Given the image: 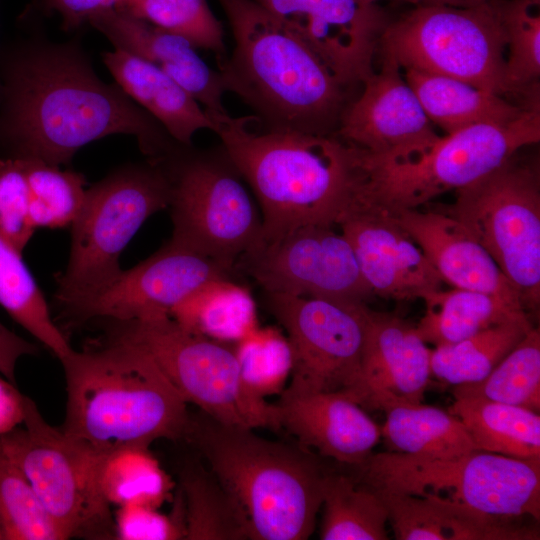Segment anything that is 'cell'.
Returning <instances> with one entry per match:
<instances>
[{
  "mask_svg": "<svg viewBox=\"0 0 540 540\" xmlns=\"http://www.w3.org/2000/svg\"><path fill=\"white\" fill-rule=\"evenodd\" d=\"M178 503L171 515L157 508L137 503L119 506L115 520V535L122 540L185 539L184 504L179 492Z\"/></svg>",
  "mask_w": 540,
  "mask_h": 540,
  "instance_id": "42",
  "label": "cell"
},
{
  "mask_svg": "<svg viewBox=\"0 0 540 540\" xmlns=\"http://www.w3.org/2000/svg\"><path fill=\"white\" fill-rule=\"evenodd\" d=\"M448 411L463 423L478 450L540 459L539 413L482 398H456Z\"/></svg>",
  "mask_w": 540,
  "mask_h": 540,
  "instance_id": "29",
  "label": "cell"
},
{
  "mask_svg": "<svg viewBox=\"0 0 540 540\" xmlns=\"http://www.w3.org/2000/svg\"><path fill=\"white\" fill-rule=\"evenodd\" d=\"M116 8L212 52L218 66L228 57L223 25L207 0H121Z\"/></svg>",
  "mask_w": 540,
  "mask_h": 540,
  "instance_id": "37",
  "label": "cell"
},
{
  "mask_svg": "<svg viewBox=\"0 0 540 540\" xmlns=\"http://www.w3.org/2000/svg\"><path fill=\"white\" fill-rule=\"evenodd\" d=\"M275 406L280 429L343 465L365 462L381 438L380 426L345 392L281 394Z\"/></svg>",
  "mask_w": 540,
  "mask_h": 540,
  "instance_id": "20",
  "label": "cell"
},
{
  "mask_svg": "<svg viewBox=\"0 0 540 540\" xmlns=\"http://www.w3.org/2000/svg\"><path fill=\"white\" fill-rule=\"evenodd\" d=\"M0 539H3L2 531H1V526H0Z\"/></svg>",
  "mask_w": 540,
  "mask_h": 540,
  "instance_id": "49",
  "label": "cell"
},
{
  "mask_svg": "<svg viewBox=\"0 0 540 540\" xmlns=\"http://www.w3.org/2000/svg\"><path fill=\"white\" fill-rule=\"evenodd\" d=\"M0 96H1V82H0Z\"/></svg>",
  "mask_w": 540,
  "mask_h": 540,
  "instance_id": "50",
  "label": "cell"
},
{
  "mask_svg": "<svg viewBox=\"0 0 540 540\" xmlns=\"http://www.w3.org/2000/svg\"><path fill=\"white\" fill-rule=\"evenodd\" d=\"M190 415L185 440L243 507L251 540H305L315 529L329 469L300 443Z\"/></svg>",
  "mask_w": 540,
  "mask_h": 540,
  "instance_id": "5",
  "label": "cell"
},
{
  "mask_svg": "<svg viewBox=\"0 0 540 540\" xmlns=\"http://www.w3.org/2000/svg\"><path fill=\"white\" fill-rule=\"evenodd\" d=\"M456 398H482L540 410V330L524 338L481 381L456 385Z\"/></svg>",
  "mask_w": 540,
  "mask_h": 540,
  "instance_id": "34",
  "label": "cell"
},
{
  "mask_svg": "<svg viewBox=\"0 0 540 540\" xmlns=\"http://www.w3.org/2000/svg\"><path fill=\"white\" fill-rule=\"evenodd\" d=\"M108 335L132 342L155 360L187 403L228 425L278 430L275 404L249 391L234 344L187 331L169 314L109 322Z\"/></svg>",
  "mask_w": 540,
  "mask_h": 540,
  "instance_id": "10",
  "label": "cell"
},
{
  "mask_svg": "<svg viewBox=\"0 0 540 540\" xmlns=\"http://www.w3.org/2000/svg\"><path fill=\"white\" fill-rule=\"evenodd\" d=\"M179 484L186 540L249 539L243 507L210 469L197 464L186 466Z\"/></svg>",
  "mask_w": 540,
  "mask_h": 540,
  "instance_id": "30",
  "label": "cell"
},
{
  "mask_svg": "<svg viewBox=\"0 0 540 540\" xmlns=\"http://www.w3.org/2000/svg\"><path fill=\"white\" fill-rule=\"evenodd\" d=\"M184 329L219 342L235 344L258 327L255 300L232 278L201 284L170 311Z\"/></svg>",
  "mask_w": 540,
  "mask_h": 540,
  "instance_id": "28",
  "label": "cell"
},
{
  "mask_svg": "<svg viewBox=\"0 0 540 540\" xmlns=\"http://www.w3.org/2000/svg\"><path fill=\"white\" fill-rule=\"evenodd\" d=\"M234 270L168 241L153 255L120 274L65 317L72 322H125L169 314L206 281L232 278Z\"/></svg>",
  "mask_w": 540,
  "mask_h": 540,
  "instance_id": "16",
  "label": "cell"
},
{
  "mask_svg": "<svg viewBox=\"0 0 540 540\" xmlns=\"http://www.w3.org/2000/svg\"><path fill=\"white\" fill-rule=\"evenodd\" d=\"M156 159L170 181L169 241L235 271L238 259L262 242V219L223 147L176 143Z\"/></svg>",
  "mask_w": 540,
  "mask_h": 540,
  "instance_id": "8",
  "label": "cell"
},
{
  "mask_svg": "<svg viewBox=\"0 0 540 540\" xmlns=\"http://www.w3.org/2000/svg\"><path fill=\"white\" fill-rule=\"evenodd\" d=\"M66 380L61 429L101 454L185 439L187 402L142 347L108 335L96 349L60 360Z\"/></svg>",
  "mask_w": 540,
  "mask_h": 540,
  "instance_id": "4",
  "label": "cell"
},
{
  "mask_svg": "<svg viewBox=\"0 0 540 540\" xmlns=\"http://www.w3.org/2000/svg\"><path fill=\"white\" fill-rule=\"evenodd\" d=\"M447 214L488 252L527 310L540 303V173L537 163L507 160L456 190Z\"/></svg>",
  "mask_w": 540,
  "mask_h": 540,
  "instance_id": "13",
  "label": "cell"
},
{
  "mask_svg": "<svg viewBox=\"0 0 540 540\" xmlns=\"http://www.w3.org/2000/svg\"><path fill=\"white\" fill-rule=\"evenodd\" d=\"M243 382L255 396L281 394L290 378L294 355L286 334L277 327H257L234 344Z\"/></svg>",
  "mask_w": 540,
  "mask_h": 540,
  "instance_id": "40",
  "label": "cell"
},
{
  "mask_svg": "<svg viewBox=\"0 0 540 540\" xmlns=\"http://www.w3.org/2000/svg\"><path fill=\"white\" fill-rule=\"evenodd\" d=\"M0 143L11 156L60 166L112 134L136 137L148 159L176 143L118 85L103 82L75 43H28L0 69Z\"/></svg>",
  "mask_w": 540,
  "mask_h": 540,
  "instance_id": "1",
  "label": "cell"
},
{
  "mask_svg": "<svg viewBox=\"0 0 540 540\" xmlns=\"http://www.w3.org/2000/svg\"><path fill=\"white\" fill-rule=\"evenodd\" d=\"M29 204L21 158L11 155L0 158V233L21 252L35 231Z\"/></svg>",
  "mask_w": 540,
  "mask_h": 540,
  "instance_id": "41",
  "label": "cell"
},
{
  "mask_svg": "<svg viewBox=\"0 0 540 540\" xmlns=\"http://www.w3.org/2000/svg\"><path fill=\"white\" fill-rule=\"evenodd\" d=\"M381 428L389 451L453 459L478 450L463 423L449 411L422 403L386 406Z\"/></svg>",
  "mask_w": 540,
  "mask_h": 540,
  "instance_id": "27",
  "label": "cell"
},
{
  "mask_svg": "<svg viewBox=\"0 0 540 540\" xmlns=\"http://www.w3.org/2000/svg\"><path fill=\"white\" fill-rule=\"evenodd\" d=\"M506 35L505 79L513 98L539 100L540 0H494Z\"/></svg>",
  "mask_w": 540,
  "mask_h": 540,
  "instance_id": "35",
  "label": "cell"
},
{
  "mask_svg": "<svg viewBox=\"0 0 540 540\" xmlns=\"http://www.w3.org/2000/svg\"><path fill=\"white\" fill-rule=\"evenodd\" d=\"M99 484L109 504L137 503L155 508L169 496L173 486L149 449L135 446L103 454Z\"/></svg>",
  "mask_w": 540,
  "mask_h": 540,
  "instance_id": "36",
  "label": "cell"
},
{
  "mask_svg": "<svg viewBox=\"0 0 540 540\" xmlns=\"http://www.w3.org/2000/svg\"><path fill=\"white\" fill-rule=\"evenodd\" d=\"M398 540H538L536 527L434 497L376 489Z\"/></svg>",
  "mask_w": 540,
  "mask_h": 540,
  "instance_id": "23",
  "label": "cell"
},
{
  "mask_svg": "<svg viewBox=\"0 0 540 540\" xmlns=\"http://www.w3.org/2000/svg\"><path fill=\"white\" fill-rule=\"evenodd\" d=\"M532 327L529 317L514 319L437 346L431 350V375L453 386L481 381Z\"/></svg>",
  "mask_w": 540,
  "mask_h": 540,
  "instance_id": "33",
  "label": "cell"
},
{
  "mask_svg": "<svg viewBox=\"0 0 540 540\" xmlns=\"http://www.w3.org/2000/svg\"><path fill=\"white\" fill-rule=\"evenodd\" d=\"M21 410L23 427L0 435V448L24 474L67 539L116 538L110 504L99 484L103 454L51 426L25 395H21Z\"/></svg>",
  "mask_w": 540,
  "mask_h": 540,
  "instance_id": "12",
  "label": "cell"
},
{
  "mask_svg": "<svg viewBox=\"0 0 540 540\" xmlns=\"http://www.w3.org/2000/svg\"><path fill=\"white\" fill-rule=\"evenodd\" d=\"M323 540H386L389 511L381 494L356 475L330 470L325 481Z\"/></svg>",
  "mask_w": 540,
  "mask_h": 540,
  "instance_id": "31",
  "label": "cell"
},
{
  "mask_svg": "<svg viewBox=\"0 0 540 540\" xmlns=\"http://www.w3.org/2000/svg\"><path fill=\"white\" fill-rule=\"evenodd\" d=\"M430 356L431 349L414 326L369 308L355 401L371 410L422 403L432 376Z\"/></svg>",
  "mask_w": 540,
  "mask_h": 540,
  "instance_id": "18",
  "label": "cell"
},
{
  "mask_svg": "<svg viewBox=\"0 0 540 540\" xmlns=\"http://www.w3.org/2000/svg\"><path fill=\"white\" fill-rule=\"evenodd\" d=\"M488 0H425L422 4H438L452 7L468 8L485 3Z\"/></svg>",
  "mask_w": 540,
  "mask_h": 540,
  "instance_id": "46",
  "label": "cell"
},
{
  "mask_svg": "<svg viewBox=\"0 0 540 540\" xmlns=\"http://www.w3.org/2000/svg\"><path fill=\"white\" fill-rule=\"evenodd\" d=\"M389 216L420 247L443 281L523 305L488 252L449 214L407 209Z\"/></svg>",
  "mask_w": 540,
  "mask_h": 540,
  "instance_id": "22",
  "label": "cell"
},
{
  "mask_svg": "<svg viewBox=\"0 0 540 540\" xmlns=\"http://www.w3.org/2000/svg\"><path fill=\"white\" fill-rule=\"evenodd\" d=\"M263 294L267 310L285 329L294 355L290 383L281 394L345 392L354 398L360 381L367 304Z\"/></svg>",
  "mask_w": 540,
  "mask_h": 540,
  "instance_id": "14",
  "label": "cell"
},
{
  "mask_svg": "<svg viewBox=\"0 0 540 540\" xmlns=\"http://www.w3.org/2000/svg\"><path fill=\"white\" fill-rule=\"evenodd\" d=\"M37 346L18 336L0 322V374L16 385L15 370L18 360L37 353Z\"/></svg>",
  "mask_w": 540,
  "mask_h": 540,
  "instance_id": "44",
  "label": "cell"
},
{
  "mask_svg": "<svg viewBox=\"0 0 540 540\" xmlns=\"http://www.w3.org/2000/svg\"><path fill=\"white\" fill-rule=\"evenodd\" d=\"M374 295L423 299L441 289V276L420 247L389 215L352 210L338 223Z\"/></svg>",
  "mask_w": 540,
  "mask_h": 540,
  "instance_id": "17",
  "label": "cell"
},
{
  "mask_svg": "<svg viewBox=\"0 0 540 540\" xmlns=\"http://www.w3.org/2000/svg\"><path fill=\"white\" fill-rule=\"evenodd\" d=\"M0 305L59 361L73 351L55 324L22 252L0 233Z\"/></svg>",
  "mask_w": 540,
  "mask_h": 540,
  "instance_id": "32",
  "label": "cell"
},
{
  "mask_svg": "<svg viewBox=\"0 0 540 540\" xmlns=\"http://www.w3.org/2000/svg\"><path fill=\"white\" fill-rule=\"evenodd\" d=\"M9 381L0 379V435L22 420L21 395Z\"/></svg>",
  "mask_w": 540,
  "mask_h": 540,
  "instance_id": "45",
  "label": "cell"
},
{
  "mask_svg": "<svg viewBox=\"0 0 540 540\" xmlns=\"http://www.w3.org/2000/svg\"><path fill=\"white\" fill-rule=\"evenodd\" d=\"M121 0H45L47 6L62 18L63 29L70 31L90 21L107 9L116 8Z\"/></svg>",
  "mask_w": 540,
  "mask_h": 540,
  "instance_id": "43",
  "label": "cell"
},
{
  "mask_svg": "<svg viewBox=\"0 0 540 540\" xmlns=\"http://www.w3.org/2000/svg\"><path fill=\"white\" fill-rule=\"evenodd\" d=\"M353 468L378 490L434 497L498 517L540 518V459L481 450L453 459L388 451Z\"/></svg>",
  "mask_w": 540,
  "mask_h": 540,
  "instance_id": "9",
  "label": "cell"
},
{
  "mask_svg": "<svg viewBox=\"0 0 540 540\" xmlns=\"http://www.w3.org/2000/svg\"><path fill=\"white\" fill-rule=\"evenodd\" d=\"M0 526L5 540H65V533L0 448Z\"/></svg>",
  "mask_w": 540,
  "mask_h": 540,
  "instance_id": "39",
  "label": "cell"
},
{
  "mask_svg": "<svg viewBox=\"0 0 540 540\" xmlns=\"http://www.w3.org/2000/svg\"><path fill=\"white\" fill-rule=\"evenodd\" d=\"M211 119L257 199L262 242L306 225L334 227L351 208L361 181L360 151L337 133L266 130L256 121L254 129L251 116L229 113Z\"/></svg>",
  "mask_w": 540,
  "mask_h": 540,
  "instance_id": "2",
  "label": "cell"
},
{
  "mask_svg": "<svg viewBox=\"0 0 540 540\" xmlns=\"http://www.w3.org/2000/svg\"><path fill=\"white\" fill-rule=\"evenodd\" d=\"M234 46L218 66L226 92L242 100L266 130L336 133L350 98L293 30L254 0H218Z\"/></svg>",
  "mask_w": 540,
  "mask_h": 540,
  "instance_id": "3",
  "label": "cell"
},
{
  "mask_svg": "<svg viewBox=\"0 0 540 540\" xmlns=\"http://www.w3.org/2000/svg\"><path fill=\"white\" fill-rule=\"evenodd\" d=\"M404 77L429 120L446 134L482 123L509 122L540 105V101L517 102L453 77L417 69H404Z\"/></svg>",
  "mask_w": 540,
  "mask_h": 540,
  "instance_id": "25",
  "label": "cell"
},
{
  "mask_svg": "<svg viewBox=\"0 0 540 540\" xmlns=\"http://www.w3.org/2000/svg\"><path fill=\"white\" fill-rule=\"evenodd\" d=\"M103 62L117 85L179 144L192 145L200 130L215 131L205 109L177 82L147 60L114 49Z\"/></svg>",
  "mask_w": 540,
  "mask_h": 540,
  "instance_id": "24",
  "label": "cell"
},
{
  "mask_svg": "<svg viewBox=\"0 0 540 540\" xmlns=\"http://www.w3.org/2000/svg\"><path fill=\"white\" fill-rule=\"evenodd\" d=\"M89 23L106 36L114 48L147 60L172 78L210 117L228 113L220 72L211 68L186 39L118 8L98 13Z\"/></svg>",
  "mask_w": 540,
  "mask_h": 540,
  "instance_id": "21",
  "label": "cell"
},
{
  "mask_svg": "<svg viewBox=\"0 0 540 540\" xmlns=\"http://www.w3.org/2000/svg\"><path fill=\"white\" fill-rule=\"evenodd\" d=\"M358 1L363 4H377V2L380 0H358Z\"/></svg>",
  "mask_w": 540,
  "mask_h": 540,
  "instance_id": "48",
  "label": "cell"
},
{
  "mask_svg": "<svg viewBox=\"0 0 540 540\" xmlns=\"http://www.w3.org/2000/svg\"><path fill=\"white\" fill-rule=\"evenodd\" d=\"M401 1H405L414 5H419V4H422L425 0H401Z\"/></svg>",
  "mask_w": 540,
  "mask_h": 540,
  "instance_id": "47",
  "label": "cell"
},
{
  "mask_svg": "<svg viewBox=\"0 0 540 540\" xmlns=\"http://www.w3.org/2000/svg\"><path fill=\"white\" fill-rule=\"evenodd\" d=\"M379 52L403 69L453 77L512 99L505 79L506 35L494 0L468 8L416 5L388 21Z\"/></svg>",
  "mask_w": 540,
  "mask_h": 540,
  "instance_id": "11",
  "label": "cell"
},
{
  "mask_svg": "<svg viewBox=\"0 0 540 540\" xmlns=\"http://www.w3.org/2000/svg\"><path fill=\"white\" fill-rule=\"evenodd\" d=\"M235 270L264 292L349 304H367L374 295L350 242L333 226L306 225L262 242L238 259Z\"/></svg>",
  "mask_w": 540,
  "mask_h": 540,
  "instance_id": "15",
  "label": "cell"
},
{
  "mask_svg": "<svg viewBox=\"0 0 540 540\" xmlns=\"http://www.w3.org/2000/svg\"><path fill=\"white\" fill-rule=\"evenodd\" d=\"M20 158L28 183L34 228L56 229L71 225L85 198L84 176L40 159Z\"/></svg>",
  "mask_w": 540,
  "mask_h": 540,
  "instance_id": "38",
  "label": "cell"
},
{
  "mask_svg": "<svg viewBox=\"0 0 540 540\" xmlns=\"http://www.w3.org/2000/svg\"><path fill=\"white\" fill-rule=\"evenodd\" d=\"M422 300L426 311L415 328L426 343L435 347L459 342L510 320L528 317L521 303L463 288L440 289Z\"/></svg>",
  "mask_w": 540,
  "mask_h": 540,
  "instance_id": "26",
  "label": "cell"
},
{
  "mask_svg": "<svg viewBox=\"0 0 540 540\" xmlns=\"http://www.w3.org/2000/svg\"><path fill=\"white\" fill-rule=\"evenodd\" d=\"M401 69L392 56L382 53L380 70L363 81L360 94L345 109L339 137L381 154L438 135Z\"/></svg>",
  "mask_w": 540,
  "mask_h": 540,
  "instance_id": "19",
  "label": "cell"
},
{
  "mask_svg": "<svg viewBox=\"0 0 540 540\" xmlns=\"http://www.w3.org/2000/svg\"><path fill=\"white\" fill-rule=\"evenodd\" d=\"M170 181L157 159L116 169L86 190L71 224V248L55 299L64 316L94 297L122 271L120 256L154 213L168 208Z\"/></svg>",
  "mask_w": 540,
  "mask_h": 540,
  "instance_id": "7",
  "label": "cell"
},
{
  "mask_svg": "<svg viewBox=\"0 0 540 540\" xmlns=\"http://www.w3.org/2000/svg\"><path fill=\"white\" fill-rule=\"evenodd\" d=\"M540 140V105L503 123H482L372 154L359 148L362 177L351 210L392 215L463 188Z\"/></svg>",
  "mask_w": 540,
  "mask_h": 540,
  "instance_id": "6",
  "label": "cell"
}]
</instances>
